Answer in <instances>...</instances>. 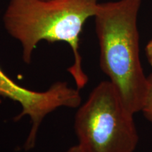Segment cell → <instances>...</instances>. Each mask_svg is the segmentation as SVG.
Returning <instances> with one entry per match:
<instances>
[{
  "instance_id": "1",
  "label": "cell",
  "mask_w": 152,
  "mask_h": 152,
  "mask_svg": "<svg viewBox=\"0 0 152 152\" xmlns=\"http://www.w3.org/2000/svg\"><path fill=\"white\" fill-rule=\"evenodd\" d=\"M99 0H9L3 15L7 33L20 43L26 64L42 41L65 42L73 53L74 62L68 68L78 90L88 77L82 65L79 47L85 23L94 17Z\"/></svg>"
},
{
  "instance_id": "2",
  "label": "cell",
  "mask_w": 152,
  "mask_h": 152,
  "mask_svg": "<svg viewBox=\"0 0 152 152\" xmlns=\"http://www.w3.org/2000/svg\"><path fill=\"white\" fill-rule=\"evenodd\" d=\"M141 4L142 0L99 3L94 16L101 69L133 114L141 111L147 87L139 48Z\"/></svg>"
},
{
  "instance_id": "3",
  "label": "cell",
  "mask_w": 152,
  "mask_h": 152,
  "mask_svg": "<svg viewBox=\"0 0 152 152\" xmlns=\"http://www.w3.org/2000/svg\"><path fill=\"white\" fill-rule=\"evenodd\" d=\"M133 115L111 82H101L76 112L77 145L83 152H134L139 135Z\"/></svg>"
},
{
  "instance_id": "4",
  "label": "cell",
  "mask_w": 152,
  "mask_h": 152,
  "mask_svg": "<svg viewBox=\"0 0 152 152\" xmlns=\"http://www.w3.org/2000/svg\"><path fill=\"white\" fill-rule=\"evenodd\" d=\"M0 96L10 99L21 106L22 111L15 118V121L26 115L30 118L31 128L24 144L26 151L35 147L39 127L48 114L61 107L78 108L81 104L80 90L69 87L66 82H56L46 91L36 92L17 84L1 68Z\"/></svg>"
},
{
  "instance_id": "5",
  "label": "cell",
  "mask_w": 152,
  "mask_h": 152,
  "mask_svg": "<svg viewBox=\"0 0 152 152\" xmlns=\"http://www.w3.org/2000/svg\"><path fill=\"white\" fill-rule=\"evenodd\" d=\"M141 111L144 117L152 123V73L147 76V87Z\"/></svg>"
},
{
  "instance_id": "6",
  "label": "cell",
  "mask_w": 152,
  "mask_h": 152,
  "mask_svg": "<svg viewBox=\"0 0 152 152\" xmlns=\"http://www.w3.org/2000/svg\"><path fill=\"white\" fill-rule=\"evenodd\" d=\"M145 54L149 64L152 66V39L150 40L145 47Z\"/></svg>"
},
{
  "instance_id": "7",
  "label": "cell",
  "mask_w": 152,
  "mask_h": 152,
  "mask_svg": "<svg viewBox=\"0 0 152 152\" xmlns=\"http://www.w3.org/2000/svg\"><path fill=\"white\" fill-rule=\"evenodd\" d=\"M64 152H83L80 148L78 145H76V146H73L71 148H69L67 151H64Z\"/></svg>"
},
{
  "instance_id": "8",
  "label": "cell",
  "mask_w": 152,
  "mask_h": 152,
  "mask_svg": "<svg viewBox=\"0 0 152 152\" xmlns=\"http://www.w3.org/2000/svg\"><path fill=\"white\" fill-rule=\"evenodd\" d=\"M1 99H0V104H1Z\"/></svg>"
}]
</instances>
